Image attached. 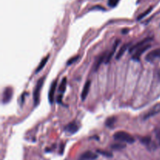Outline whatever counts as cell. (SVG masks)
Wrapping results in <instances>:
<instances>
[{"label": "cell", "instance_id": "cell-1", "mask_svg": "<svg viewBox=\"0 0 160 160\" xmlns=\"http://www.w3.org/2000/svg\"><path fill=\"white\" fill-rule=\"evenodd\" d=\"M113 138L115 140L119 141V142H126V143L129 144H132L134 142V138H133V136L125 131H118V132L115 133Z\"/></svg>", "mask_w": 160, "mask_h": 160}, {"label": "cell", "instance_id": "cell-2", "mask_svg": "<svg viewBox=\"0 0 160 160\" xmlns=\"http://www.w3.org/2000/svg\"><path fill=\"white\" fill-rule=\"evenodd\" d=\"M44 80L45 78H42L38 81L37 84H36L35 88L34 90V93H33V98H34V106H37L39 104V101H40V92L42 90V88L44 84Z\"/></svg>", "mask_w": 160, "mask_h": 160}, {"label": "cell", "instance_id": "cell-3", "mask_svg": "<svg viewBox=\"0 0 160 160\" xmlns=\"http://www.w3.org/2000/svg\"><path fill=\"white\" fill-rule=\"evenodd\" d=\"M80 128V123L77 120H73L72 122L69 123L67 126L65 127V131L70 134H74L78 132Z\"/></svg>", "mask_w": 160, "mask_h": 160}, {"label": "cell", "instance_id": "cell-4", "mask_svg": "<svg viewBox=\"0 0 160 160\" xmlns=\"http://www.w3.org/2000/svg\"><path fill=\"white\" fill-rule=\"evenodd\" d=\"M150 48H151V45H149V44H147V45H145V46L141 47V48H139L138 49L136 50L135 53H134V54L132 56L133 60H135V61L140 60L142 55L143 54L144 52H145L147 50L149 49Z\"/></svg>", "mask_w": 160, "mask_h": 160}, {"label": "cell", "instance_id": "cell-5", "mask_svg": "<svg viewBox=\"0 0 160 160\" xmlns=\"http://www.w3.org/2000/svg\"><path fill=\"white\" fill-rule=\"evenodd\" d=\"M160 59V48H156V49L152 50L148 53V55L145 57V59L148 62H153L156 59Z\"/></svg>", "mask_w": 160, "mask_h": 160}, {"label": "cell", "instance_id": "cell-6", "mask_svg": "<svg viewBox=\"0 0 160 160\" xmlns=\"http://www.w3.org/2000/svg\"><path fill=\"white\" fill-rule=\"evenodd\" d=\"M12 97V88L7 87L4 89L2 93V103L6 104L11 100Z\"/></svg>", "mask_w": 160, "mask_h": 160}, {"label": "cell", "instance_id": "cell-7", "mask_svg": "<svg viewBox=\"0 0 160 160\" xmlns=\"http://www.w3.org/2000/svg\"><path fill=\"white\" fill-rule=\"evenodd\" d=\"M57 80L53 81V82L51 84V87H50L49 92H48V101L51 104H52L53 102H54L55 92H56V87H57Z\"/></svg>", "mask_w": 160, "mask_h": 160}, {"label": "cell", "instance_id": "cell-8", "mask_svg": "<svg viewBox=\"0 0 160 160\" xmlns=\"http://www.w3.org/2000/svg\"><path fill=\"white\" fill-rule=\"evenodd\" d=\"M152 40V38H145L144 40L141 41V42H139L138 43L135 44V45H133L132 47H131L129 49V52L131 53V52H134V50L138 49V48H141V47L145 46V45H147V43H148L149 42H151Z\"/></svg>", "mask_w": 160, "mask_h": 160}, {"label": "cell", "instance_id": "cell-9", "mask_svg": "<svg viewBox=\"0 0 160 160\" xmlns=\"http://www.w3.org/2000/svg\"><path fill=\"white\" fill-rule=\"evenodd\" d=\"M106 52H104L102 53V54L100 55L99 56H98V58L96 59V60H95V63H94L93 65V70L94 71H97V70H98V68L100 67V66L102 65V63L103 62V61H104V59L106 58Z\"/></svg>", "mask_w": 160, "mask_h": 160}, {"label": "cell", "instance_id": "cell-10", "mask_svg": "<svg viewBox=\"0 0 160 160\" xmlns=\"http://www.w3.org/2000/svg\"><path fill=\"white\" fill-rule=\"evenodd\" d=\"M98 158V156L95 153L92 152L91 151L85 152L84 153H83L81 156H80L79 160H94Z\"/></svg>", "mask_w": 160, "mask_h": 160}, {"label": "cell", "instance_id": "cell-11", "mask_svg": "<svg viewBox=\"0 0 160 160\" xmlns=\"http://www.w3.org/2000/svg\"><path fill=\"white\" fill-rule=\"evenodd\" d=\"M90 87H91V81H86L85 84H84V88H83L82 92H81V99L82 101H84L87 98L88 95L89 93V91H90Z\"/></svg>", "mask_w": 160, "mask_h": 160}, {"label": "cell", "instance_id": "cell-12", "mask_svg": "<svg viewBox=\"0 0 160 160\" xmlns=\"http://www.w3.org/2000/svg\"><path fill=\"white\" fill-rule=\"evenodd\" d=\"M120 40H117V41H116V42H115V43H114L113 47H112V51H111L110 52H109V54H108V56H106V60H105V62H106V63H109V62H110L111 59H112V56H113L114 53H115L116 50H117V46H118V45H119V43H120Z\"/></svg>", "mask_w": 160, "mask_h": 160}, {"label": "cell", "instance_id": "cell-13", "mask_svg": "<svg viewBox=\"0 0 160 160\" xmlns=\"http://www.w3.org/2000/svg\"><path fill=\"white\" fill-rule=\"evenodd\" d=\"M48 59H49V55H48V56H47L46 57H45L43 59H42V61H41L40 64H39V65L38 66L37 69H36V70H35V73H38V72H40L41 70H42V69L44 68V67H45V66L46 65L47 62H48Z\"/></svg>", "mask_w": 160, "mask_h": 160}, {"label": "cell", "instance_id": "cell-14", "mask_svg": "<svg viewBox=\"0 0 160 160\" xmlns=\"http://www.w3.org/2000/svg\"><path fill=\"white\" fill-rule=\"evenodd\" d=\"M160 112V106L159 105H157V106H155L152 109H151V110L149 111V112H148L147 115L145 116V119L149 118V117L156 115V113H158V112Z\"/></svg>", "mask_w": 160, "mask_h": 160}, {"label": "cell", "instance_id": "cell-15", "mask_svg": "<svg viewBox=\"0 0 160 160\" xmlns=\"http://www.w3.org/2000/svg\"><path fill=\"white\" fill-rule=\"evenodd\" d=\"M117 122V118L115 117H111L108 118L106 121V126L109 128H112Z\"/></svg>", "mask_w": 160, "mask_h": 160}, {"label": "cell", "instance_id": "cell-16", "mask_svg": "<svg viewBox=\"0 0 160 160\" xmlns=\"http://www.w3.org/2000/svg\"><path fill=\"white\" fill-rule=\"evenodd\" d=\"M129 45H130V43H128V44H125V45H123V46H122L121 48L119 49V52H118V53H117L116 59H120V58H121V56L123 55V53L125 52V51H126V50L128 48V46H129Z\"/></svg>", "mask_w": 160, "mask_h": 160}, {"label": "cell", "instance_id": "cell-17", "mask_svg": "<svg viewBox=\"0 0 160 160\" xmlns=\"http://www.w3.org/2000/svg\"><path fill=\"white\" fill-rule=\"evenodd\" d=\"M66 88H67V78H64L61 81V84L59 86V92H60L61 95L65 92Z\"/></svg>", "mask_w": 160, "mask_h": 160}, {"label": "cell", "instance_id": "cell-18", "mask_svg": "<svg viewBox=\"0 0 160 160\" xmlns=\"http://www.w3.org/2000/svg\"><path fill=\"white\" fill-rule=\"evenodd\" d=\"M111 148L112 149H115V150H121L123 148H126V145L123 143H117V144H114V145H111Z\"/></svg>", "mask_w": 160, "mask_h": 160}, {"label": "cell", "instance_id": "cell-19", "mask_svg": "<svg viewBox=\"0 0 160 160\" xmlns=\"http://www.w3.org/2000/svg\"><path fill=\"white\" fill-rule=\"evenodd\" d=\"M97 152H98V154L102 155V156H106V157H112V153L109 152H107V151H104V150L98 149L97 150Z\"/></svg>", "mask_w": 160, "mask_h": 160}, {"label": "cell", "instance_id": "cell-20", "mask_svg": "<svg viewBox=\"0 0 160 160\" xmlns=\"http://www.w3.org/2000/svg\"><path fill=\"white\" fill-rule=\"evenodd\" d=\"M152 142V139L151 138L149 137H144L142 138H141V142L144 145H149L151 144Z\"/></svg>", "mask_w": 160, "mask_h": 160}, {"label": "cell", "instance_id": "cell-21", "mask_svg": "<svg viewBox=\"0 0 160 160\" xmlns=\"http://www.w3.org/2000/svg\"><path fill=\"white\" fill-rule=\"evenodd\" d=\"M152 7H151V8H149V9H147V10L146 11H145V12H143V13H142V14H141V15L140 16H139V17H138V20H142V18H143V17H145V16H146L147 15V14H148V13H149V12H151V11H152Z\"/></svg>", "mask_w": 160, "mask_h": 160}, {"label": "cell", "instance_id": "cell-22", "mask_svg": "<svg viewBox=\"0 0 160 160\" xmlns=\"http://www.w3.org/2000/svg\"><path fill=\"white\" fill-rule=\"evenodd\" d=\"M120 0H108V5L110 7H115L117 4H118Z\"/></svg>", "mask_w": 160, "mask_h": 160}, {"label": "cell", "instance_id": "cell-23", "mask_svg": "<svg viewBox=\"0 0 160 160\" xmlns=\"http://www.w3.org/2000/svg\"><path fill=\"white\" fill-rule=\"evenodd\" d=\"M80 56H73V57H72L71 59H70L68 60V62H67V65H71V64H73V62H75L76 61H78V59H79Z\"/></svg>", "mask_w": 160, "mask_h": 160}, {"label": "cell", "instance_id": "cell-24", "mask_svg": "<svg viewBox=\"0 0 160 160\" xmlns=\"http://www.w3.org/2000/svg\"><path fill=\"white\" fill-rule=\"evenodd\" d=\"M155 134H156V139H157L158 142H159V144L160 145V129L156 128V129L155 130Z\"/></svg>", "mask_w": 160, "mask_h": 160}, {"label": "cell", "instance_id": "cell-25", "mask_svg": "<svg viewBox=\"0 0 160 160\" xmlns=\"http://www.w3.org/2000/svg\"><path fill=\"white\" fill-rule=\"evenodd\" d=\"M62 95H59V96L57 97V99H56V101H57L59 103H61V102H62Z\"/></svg>", "mask_w": 160, "mask_h": 160}]
</instances>
